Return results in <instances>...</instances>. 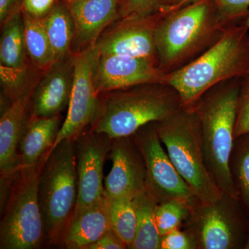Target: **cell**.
<instances>
[{
  "mask_svg": "<svg viewBox=\"0 0 249 249\" xmlns=\"http://www.w3.org/2000/svg\"><path fill=\"white\" fill-rule=\"evenodd\" d=\"M227 26L213 0H193L164 11L155 31L159 68L169 74L188 65L217 42Z\"/></svg>",
  "mask_w": 249,
  "mask_h": 249,
  "instance_id": "cell-1",
  "label": "cell"
},
{
  "mask_svg": "<svg viewBox=\"0 0 249 249\" xmlns=\"http://www.w3.org/2000/svg\"><path fill=\"white\" fill-rule=\"evenodd\" d=\"M183 107L167 83H147L100 94L90 130L111 139L131 137L145 124L165 120Z\"/></svg>",
  "mask_w": 249,
  "mask_h": 249,
  "instance_id": "cell-2",
  "label": "cell"
},
{
  "mask_svg": "<svg viewBox=\"0 0 249 249\" xmlns=\"http://www.w3.org/2000/svg\"><path fill=\"white\" fill-rule=\"evenodd\" d=\"M248 73L249 27L237 22L228 25L217 42L198 58L168 74L167 83L188 107L214 85Z\"/></svg>",
  "mask_w": 249,
  "mask_h": 249,
  "instance_id": "cell-3",
  "label": "cell"
},
{
  "mask_svg": "<svg viewBox=\"0 0 249 249\" xmlns=\"http://www.w3.org/2000/svg\"><path fill=\"white\" fill-rule=\"evenodd\" d=\"M241 78L214 85L193 105L200 125L205 160L223 193L239 199L230 171Z\"/></svg>",
  "mask_w": 249,
  "mask_h": 249,
  "instance_id": "cell-4",
  "label": "cell"
},
{
  "mask_svg": "<svg viewBox=\"0 0 249 249\" xmlns=\"http://www.w3.org/2000/svg\"><path fill=\"white\" fill-rule=\"evenodd\" d=\"M38 197L49 247H61L78 199L74 142L64 140L49 152L41 170Z\"/></svg>",
  "mask_w": 249,
  "mask_h": 249,
  "instance_id": "cell-5",
  "label": "cell"
},
{
  "mask_svg": "<svg viewBox=\"0 0 249 249\" xmlns=\"http://www.w3.org/2000/svg\"><path fill=\"white\" fill-rule=\"evenodd\" d=\"M157 124L159 136L172 163L196 197L203 202L219 199L223 192L208 170L200 125L193 106H183Z\"/></svg>",
  "mask_w": 249,
  "mask_h": 249,
  "instance_id": "cell-6",
  "label": "cell"
},
{
  "mask_svg": "<svg viewBox=\"0 0 249 249\" xmlns=\"http://www.w3.org/2000/svg\"><path fill=\"white\" fill-rule=\"evenodd\" d=\"M48 155L35 165L19 168L1 206L0 249H36L45 242L38 197L41 170Z\"/></svg>",
  "mask_w": 249,
  "mask_h": 249,
  "instance_id": "cell-7",
  "label": "cell"
},
{
  "mask_svg": "<svg viewBox=\"0 0 249 249\" xmlns=\"http://www.w3.org/2000/svg\"><path fill=\"white\" fill-rule=\"evenodd\" d=\"M248 216L240 199L223 193L214 201H193L182 228L193 237L196 249H243L249 230Z\"/></svg>",
  "mask_w": 249,
  "mask_h": 249,
  "instance_id": "cell-8",
  "label": "cell"
},
{
  "mask_svg": "<svg viewBox=\"0 0 249 249\" xmlns=\"http://www.w3.org/2000/svg\"><path fill=\"white\" fill-rule=\"evenodd\" d=\"M157 124H145L131 136L145 161L147 191L158 204L175 199L196 200L197 198L172 163L159 136Z\"/></svg>",
  "mask_w": 249,
  "mask_h": 249,
  "instance_id": "cell-9",
  "label": "cell"
},
{
  "mask_svg": "<svg viewBox=\"0 0 249 249\" xmlns=\"http://www.w3.org/2000/svg\"><path fill=\"white\" fill-rule=\"evenodd\" d=\"M98 55L95 44L73 53L74 76L68 110L51 151L62 141L75 142L96 117L100 95L95 87L93 71Z\"/></svg>",
  "mask_w": 249,
  "mask_h": 249,
  "instance_id": "cell-10",
  "label": "cell"
},
{
  "mask_svg": "<svg viewBox=\"0 0 249 249\" xmlns=\"http://www.w3.org/2000/svg\"><path fill=\"white\" fill-rule=\"evenodd\" d=\"M0 78L4 96L11 103L32 92L36 83L27 80L24 24L22 11L10 16L1 24Z\"/></svg>",
  "mask_w": 249,
  "mask_h": 249,
  "instance_id": "cell-11",
  "label": "cell"
},
{
  "mask_svg": "<svg viewBox=\"0 0 249 249\" xmlns=\"http://www.w3.org/2000/svg\"><path fill=\"white\" fill-rule=\"evenodd\" d=\"M163 11L147 17L119 18L96 41L99 55L150 59L157 64L155 31Z\"/></svg>",
  "mask_w": 249,
  "mask_h": 249,
  "instance_id": "cell-12",
  "label": "cell"
},
{
  "mask_svg": "<svg viewBox=\"0 0 249 249\" xmlns=\"http://www.w3.org/2000/svg\"><path fill=\"white\" fill-rule=\"evenodd\" d=\"M111 141L106 134L90 129L75 141L78 199L73 212L91 206L104 196L103 166L111 150Z\"/></svg>",
  "mask_w": 249,
  "mask_h": 249,
  "instance_id": "cell-13",
  "label": "cell"
},
{
  "mask_svg": "<svg viewBox=\"0 0 249 249\" xmlns=\"http://www.w3.org/2000/svg\"><path fill=\"white\" fill-rule=\"evenodd\" d=\"M167 80L168 74L153 60L127 55H99L93 71L99 95L147 83H167Z\"/></svg>",
  "mask_w": 249,
  "mask_h": 249,
  "instance_id": "cell-14",
  "label": "cell"
},
{
  "mask_svg": "<svg viewBox=\"0 0 249 249\" xmlns=\"http://www.w3.org/2000/svg\"><path fill=\"white\" fill-rule=\"evenodd\" d=\"M112 162L105 178V194L109 198L130 197L147 191L145 161L132 137L113 139L109 152Z\"/></svg>",
  "mask_w": 249,
  "mask_h": 249,
  "instance_id": "cell-15",
  "label": "cell"
},
{
  "mask_svg": "<svg viewBox=\"0 0 249 249\" xmlns=\"http://www.w3.org/2000/svg\"><path fill=\"white\" fill-rule=\"evenodd\" d=\"M31 93L11 103L0 118L1 204L7 197L15 175L19 169V147L31 119Z\"/></svg>",
  "mask_w": 249,
  "mask_h": 249,
  "instance_id": "cell-16",
  "label": "cell"
},
{
  "mask_svg": "<svg viewBox=\"0 0 249 249\" xmlns=\"http://www.w3.org/2000/svg\"><path fill=\"white\" fill-rule=\"evenodd\" d=\"M74 76V56L57 61L36 82L31 98V116L52 117L68 107Z\"/></svg>",
  "mask_w": 249,
  "mask_h": 249,
  "instance_id": "cell-17",
  "label": "cell"
},
{
  "mask_svg": "<svg viewBox=\"0 0 249 249\" xmlns=\"http://www.w3.org/2000/svg\"><path fill=\"white\" fill-rule=\"evenodd\" d=\"M120 0H72L67 2L75 30L72 53L96 44L108 26L119 19Z\"/></svg>",
  "mask_w": 249,
  "mask_h": 249,
  "instance_id": "cell-18",
  "label": "cell"
},
{
  "mask_svg": "<svg viewBox=\"0 0 249 249\" xmlns=\"http://www.w3.org/2000/svg\"><path fill=\"white\" fill-rule=\"evenodd\" d=\"M111 229L109 199L104 193L94 204L73 212L62 237L61 247L85 249Z\"/></svg>",
  "mask_w": 249,
  "mask_h": 249,
  "instance_id": "cell-19",
  "label": "cell"
},
{
  "mask_svg": "<svg viewBox=\"0 0 249 249\" xmlns=\"http://www.w3.org/2000/svg\"><path fill=\"white\" fill-rule=\"evenodd\" d=\"M60 115L31 117L19 147V168L35 165L48 155L62 126Z\"/></svg>",
  "mask_w": 249,
  "mask_h": 249,
  "instance_id": "cell-20",
  "label": "cell"
},
{
  "mask_svg": "<svg viewBox=\"0 0 249 249\" xmlns=\"http://www.w3.org/2000/svg\"><path fill=\"white\" fill-rule=\"evenodd\" d=\"M41 20L52 43L56 62L70 58L73 55L71 46L75 26L67 2L55 1L50 13Z\"/></svg>",
  "mask_w": 249,
  "mask_h": 249,
  "instance_id": "cell-21",
  "label": "cell"
},
{
  "mask_svg": "<svg viewBox=\"0 0 249 249\" xmlns=\"http://www.w3.org/2000/svg\"><path fill=\"white\" fill-rule=\"evenodd\" d=\"M133 204L137 214V233L131 249H160L161 235L156 222L158 202L147 191L134 196Z\"/></svg>",
  "mask_w": 249,
  "mask_h": 249,
  "instance_id": "cell-22",
  "label": "cell"
},
{
  "mask_svg": "<svg viewBox=\"0 0 249 249\" xmlns=\"http://www.w3.org/2000/svg\"><path fill=\"white\" fill-rule=\"evenodd\" d=\"M27 53L37 70L47 71L56 62L52 43L41 19L22 12Z\"/></svg>",
  "mask_w": 249,
  "mask_h": 249,
  "instance_id": "cell-23",
  "label": "cell"
},
{
  "mask_svg": "<svg viewBox=\"0 0 249 249\" xmlns=\"http://www.w3.org/2000/svg\"><path fill=\"white\" fill-rule=\"evenodd\" d=\"M229 167L239 199L249 213V133L235 139Z\"/></svg>",
  "mask_w": 249,
  "mask_h": 249,
  "instance_id": "cell-24",
  "label": "cell"
},
{
  "mask_svg": "<svg viewBox=\"0 0 249 249\" xmlns=\"http://www.w3.org/2000/svg\"><path fill=\"white\" fill-rule=\"evenodd\" d=\"M107 198L111 229L124 241L127 249H130L137 227V214L132 198Z\"/></svg>",
  "mask_w": 249,
  "mask_h": 249,
  "instance_id": "cell-25",
  "label": "cell"
},
{
  "mask_svg": "<svg viewBox=\"0 0 249 249\" xmlns=\"http://www.w3.org/2000/svg\"><path fill=\"white\" fill-rule=\"evenodd\" d=\"M193 201L175 199L157 205L156 222L160 235L183 227L191 213Z\"/></svg>",
  "mask_w": 249,
  "mask_h": 249,
  "instance_id": "cell-26",
  "label": "cell"
},
{
  "mask_svg": "<svg viewBox=\"0 0 249 249\" xmlns=\"http://www.w3.org/2000/svg\"><path fill=\"white\" fill-rule=\"evenodd\" d=\"M226 25L245 22L249 16V0H213Z\"/></svg>",
  "mask_w": 249,
  "mask_h": 249,
  "instance_id": "cell-27",
  "label": "cell"
},
{
  "mask_svg": "<svg viewBox=\"0 0 249 249\" xmlns=\"http://www.w3.org/2000/svg\"><path fill=\"white\" fill-rule=\"evenodd\" d=\"M249 133V73L241 78L237 98L235 138Z\"/></svg>",
  "mask_w": 249,
  "mask_h": 249,
  "instance_id": "cell-28",
  "label": "cell"
},
{
  "mask_svg": "<svg viewBox=\"0 0 249 249\" xmlns=\"http://www.w3.org/2000/svg\"><path fill=\"white\" fill-rule=\"evenodd\" d=\"M160 0H120L119 18L147 17L160 11Z\"/></svg>",
  "mask_w": 249,
  "mask_h": 249,
  "instance_id": "cell-29",
  "label": "cell"
},
{
  "mask_svg": "<svg viewBox=\"0 0 249 249\" xmlns=\"http://www.w3.org/2000/svg\"><path fill=\"white\" fill-rule=\"evenodd\" d=\"M160 249H196L189 232L182 227L161 236Z\"/></svg>",
  "mask_w": 249,
  "mask_h": 249,
  "instance_id": "cell-30",
  "label": "cell"
},
{
  "mask_svg": "<svg viewBox=\"0 0 249 249\" xmlns=\"http://www.w3.org/2000/svg\"><path fill=\"white\" fill-rule=\"evenodd\" d=\"M56 0H24L22 12L33 18L42 19L53 9Z\"/></svg>",
  "mask_w": 249,
  "mask_h": 249,
  "instance_id": "cell-31",
  "label": "cell"
},
{
  "mask_svg": "<svg viewBox=\"0 0 249 249\" xmlns=\"http://www.w3.org/2000/svg\"><path fill=\"white\" fill-rule=\"evenodd\" d=\"M127 246L124 240L119 237L114 230L109 231L101 236L96 242H93L85 249H125Z\"/></svg>",
  "mask_w": 249,
  "mask_h": 249,
  "instance_id": "cell-32",
  "label": "cell"
},
{
  "mask_svg": "<svg viewBox=\"0 0 249 249\" xmlns=\"http://www.w3.org/2000/svg\"><path fill=\"white\" fill-rule=\"evenodd\" d=\"M24 0H0V23L3 24L16 13L22 11Z\"/></svg>",
  "mask_w": 249,
  "mask_h": 249,
  "instance_id": "cell-33",
  "label": "cell"
},
{
  "mask_svg": "<svg viewBox=\"0 0 249 249\" xmlns=\"http://www.w3.org/2000/svg\"><path fill=\"white\" fill-rule=\"evenodd\" d=\"M193 0H160V11L170 12L178 9Z\"/></svg>",
  "mask_w": 249,
  "mask_h": 249,
  "instance_id": "cell-34",
  "label": "cell"
},
{
  "mask_svg": "<svg viewBox=\"0 0 249 249\" xmlns=\"http://www.w3.org/2000/svg\"><path fill=\"white\" fill-rule=\"evenodd\" d=\"M243 249H249V230L247 233V237H246L245 245H244Z\"/></svg>",
  "mask_w": 249,
  "mask_h": 249,
  "instance_id": "cell-35",
  "label": "cell"
},
{
  "mask_svg": "<svg viewBox=\"0 0 249 249\" xmlns=\"http://www.w3.org/2000/svg\"><path fill=\"white\" fill-rule=\"evenodd\" d=\"M246 25L247 26V27H249V17L247 18V19H245V22H244Z\"/></svg>",
  "mask_w": 249,
  "mask_h": 249,
  "instance_id": "cell-36",
  "label": "cell"
},
{
  "mask_svg": "<svg viewBox=\"0 0 249 249\" xmlns=\"http://www.w3.org/2000/svg\"><path fill=\"white\" fill-rule=\"evenodd\" d=\"M66 1H67V2L69 3V2H70V1H71L72 0H66Z\"/></svg>",
  "mask_w": 249,
  "mask_h": 249,
  "instance_id": "cell-37",
  "label": "cell"
}]
</instances>
